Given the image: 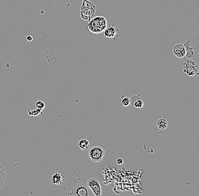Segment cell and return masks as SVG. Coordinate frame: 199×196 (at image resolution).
I'll return each mask as SVG.
<instances>
[{
  "label": "cell",
  "instance_id": "1",
  "mask_svg": "<svg viewBox=\"0 0 199 196\" xmlns=\"http://www.w3.org/2000/svg\"><path fill=\"white\" fill-rule=\"evenodd\" d=\"M126 31L127 22L124 18H121L113 21L103 32L102 48L108 52L117 49L123 42Z\"/></svg>",
  "mask_w": 199,
  "mask_h": 196
},
{
  "label": "cell",
  "instance_id": "2",
  "mask_svg": "<svg viewBox=\"0 0 199 196\" xmlns=\"http://www.w3.org/2000/svg\"><path fill=\"white\" fill-rule=\"evenodd\" d=\"M49 183L53 191L57 194L61 195L65 183V176L64 169L55 170L49 178Z\"/></svg>",
  "mask_w": 199,
  "mask_h": 196
},
{
  "label": "cell",
  "instance_id": "3",
  "mask_svg": "<svg viewBox=\"0 0 199 196\" xmlns=\"http://www.w3.org/2000/svg\"><path fill=\"white\" fill-rule=\"evenodd\" d=\"M107 19L103 16H95L90 19L87 27L89 31L94 34L103 32L108 26Z\"/></svg>",
  "mask_w": 199,
  "mask_h": 196
},
{
  "label": "cell",
  "instance_id": "4",
  "mask_svg": "<svg viewBox=\"0 0 199 196\" xmlns=\"http://www.w3.org/2000/svg\"><path fill=\"white\" fill-rule=\"evenodd\" d=\"M95 6L88 0H84L81 7V18L85 21L90 20L95 15Z\"/></svg>",
  "mask_w": 199,
  "mask_h": 196
},
{
  "label": "cell",
  "instance_id": "5",
  "mask_svg": "<svg viewBox=\"0 0 199 196\" xmlns=\"http://www.w3.org/2000/svg\"><path fill=\"white\" fill-rule=\"evenodd\" d=\"M183 72L189 76H194L199 74V66L196 62L187 59L183 63Z\"/></svg>",
  "mask_w": 199,
  "mask_h": 196
},
{
  "label": "cell",
  "instance_id": "6",
  "mask_svg": "<svg viewBox=\"0 0 199 196\" xmlns=\"http://www.w3.org/2000/svg\"><path fill=\"white\" fill-rule=\"evenodd\" d=\"M89 157L93 162H101L105 155V150L100 146H95L88 150Z\"/></svg>",
  "mask_w": 199,
  "mask_h": 196
},
{
  "label": "cell",
  "instance_id": "7",
  "mask_svg": "<svg viewBox=\"0 0 199 196\" xmlns=\"http://www.w3.org/2000/svg\"><path fill=\"white\" fill-rule=\"evenodd\" d=\"M87 186L91 190L93 195L101 196L102 195V189L101 185L96 178H92L87 181Z\"/></svg>",
  "mask_w": 199,
  "mask_h": 196
},
{
  "label": "cell",
  "instance_id": "8",
  "mask_svg": "<svg viewBox=\"0 0 199 196\" xmlns=\"http://www.w3.org/2000/svg\"><path fill=\"white\" fill-rule=\"evenodd\" d=\"M87 185L80 183L72 189L69 196H90L93 195L91 194L87 188ZM94 196V195H93Z\"/></svg>",
  "mask_w": 199,
  "mask_h": 196
},
{
  "label": "cell",
  "instance_id": "9",
  "mask_svg": "<svg viewBox=\"0 0 199 196\" xmlns=\"http://www.w3.org/2000/svg\"><path fill=\"white\" fill-rule=\"evenodd\" d=\"M199 38L196 36H191L185 41L184 46L186 51L193 50L199 53Z\"/></svg>",
  "mask_w": 199,
  "mask_h": 196
},
{
  "label": "cell",
  "instance_id": "10",
  "mask_svg": "<svg viewBox=\"0 0 199 196\" xmlns=\"http://www.w3.org/2000/svg\"><path fill=\"white\" fill-rule=\"evenodd\" d=\"M172 50L174 55L179 58H184L186 55V50L184 44L178 43L175 45L172 48Z\"/></svg>",
  "mask_w": 199,
  "mask_h": 196
},
{
  "label": "cell",
  "instance_id": "11",
  "mask_svg": "<svg viewBox=\"0 0 199 196\" xmlns=\"http://www.w3.org/2000/svg\"><path fill=\"white\" fill-rule=\"evenodd\" d=\"M130 100H131V104H132V105L136 108L141 109L144 105V102L141 99L139 95H138L137 98L136 96H133L132 98H130Z\"/></svg>",
  "mask_w": 199,
  "mask_h": 196
},
{
  "label": "cell",
  "instance_id": "12",
  "mask_svg": "<svg viewBox=\"0 0 199 196\" xmlns=\"http://www.w3.org/2000/svg\"><path fill=\"white\" fill-rule=\"evenodd\" d=\"M78 146L83 150H86L90 147V143L87 139H81L78 142Z\"/></svg>",
  "mask_w": 199,
  "mask_h": 196
},
{
  "label": "cell",
  "instance_id": "13",
  "mask_svg": "<svg viewBox=\"0 0 199 196\" xmlns=\"http://www.w3.org/2000/svg\"><path fill=\"white\" fill-rule=\"evenodd\" d=\"M156 124L158 128L162 130H165L168 125L167 122L165 118H161L158 119L156 122Z\"/></svg>",
  "mask_w": 199,
  "mask_h": 196
},
{
  "label": "cell",
  "instance_id": "14",
  "mask_svg": "<svg viewBox=\"0 0 199 196\" xmlns=\"http://www.w3.org/2000/svg\"><path fill=\"white\" fill-rule=\"evenodd\" d=\"M6 178L5 172V169L2 165V164L0 163V188L4 185V181Z\"/></svg>",
  "mask_w": 199,
  "mask_h": 196
},
{
  "label": "cell",
  "instance_id": "15",
  "mask_svg": "<svg viewBox=\"0 0 199 196\" xmlns=\"http://www.w3.org/2000/svg\"><path fill=\"white\" fill-rule=\"evenodd\" d=\"M131 104V100L129 97L127 96H122L121 100V105L123 106H129Z\"/></svg>",
  "mask_w": 199,
  "mask_h": 196
},
{
  "label": "cell",
  "instance_id": "16",
  "mask_svg": "<svg viewBox=\"0 0 199 196\" xmlns=\"http://www.w3.org/2000/svg\"><path fill=\"white\" fill-rule=\"evenodd\" d=\"M28 114L30 115V116H38V115L42 113V110L37 109V108L33 110H30L28 109Z\"/></svg>",
  "mask_w": 199,
  "mask_h": 196
},
{
  "label": "cell",
  "instance_id": "17",
  "mask_svg": "<svg viewBox=\"0 0 199 196\" xmlns=\"http://www.w3.org/2000/svg\"><path fill=\"white\" fill-rule=\"evenodd\" d=\"M35 105H36V107L37 109H40V110H43L45 108V106H46L45 102L43 101H41V100L38 101L36 102Z\"/></svg>",
  "mask_w": 199,
  "mask_h": 196
},
{
  "label": "cell",
  "instance_id": "18",
  "mask_svg": "<svg viewBox=\"0 0 199 196\" xmlns=\"http://www.w3.org/2000/svg\"><path fill=\"white\" fill-rule=\"evenodd\" d=\"M117 164L119 165H121V164H124V160L122 158H118L117 159Z\"/></svg>",
  "mask_w": 199,
  "mask_h": 196
},
{
  "label": "cell",
  "instance_id": "19",
  "mask_svg": "<svg viewBox=\"0 0 199 196\" xmlns=\"http://www.w3.org/2000/svg\"><path fill=\"white\" fill-rule=\"evenodd\" d=\"M26 40L29 42H32L33 40V38L31 36H28L26 38Z\"/></svg>",
  "mask_w": 199,
  "mask_h": 196
}]
</instances>
